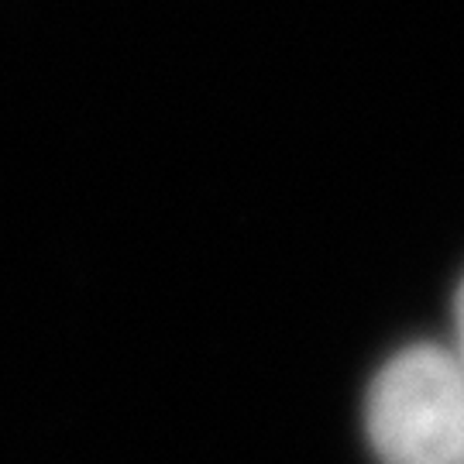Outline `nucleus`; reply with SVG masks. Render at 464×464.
<instances>
[{
  "instance_id": "nucleus-1",
  "label": "nucleus",
  "mask_w": 464,
  "mask_h": 464,
  "mask_svg": "<svg viewBox=\"0 0 464 464\" xmlns=\"http://www.w3.org/2000/svg\"><path fill=\"white\" fill-rule=\"evenodd\" d=\"M368 440L382 464H464V365L433 344L389 358L368 392Z\"/></svg>"
},
{
  "instance_id": "nucleus-2",
  "label": "nucleus",
  "mask_w": 464,
  "mask_h": 464,
  "mask_svg": "<svg viewBox=\"0 0 464 464\" xmlns=\"http://www.w3.org/2000/svg\"><path fill=\"white\" fill-rule=\"evenodd\" d=\"M454 320H458V358H461V365H464V282H461V289H458V303H454Z\"/></svg>"
}]
</instances>
